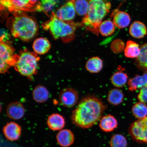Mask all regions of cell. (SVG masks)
Wrapping results in <instances>:
<instances>
[{"instance_id":"cell-1","label":"cell","mask_w":147,"mask_h":147,"mask_svg":"<svg viewBox=\"0 0 147 147\" xmlns=\"http://www.w3.org/2000/svg\"><path fill=\"white\" fill-rule=\"evenodd\" d=\"M107 106L100 98L93 95L82 98L73 110L71 121L75 125L82 129L92 127L100 121Z\"/></svg>"},{"instance_id":"cell-2","label":"cell","mask_w":147,"mask_h":147,"mask_svg":"<svg viewBox=\"0 0 147 147\" xmlns=\"http://www.w3.org/2000/svg\"><path fill=\"white\" fill-rule=\"evenodd\" d=\"M89 3L87 13L80 25L86 30L98 35L99 27L103 18L110 12L111 4L106 0H87Z\"/></svg>"},{"instance_id":"cell-3","label":"cell","mask_w":147,"mask_h":147,"mask_svg":"<svg viewBox=\"0 0 147 147\" xmlns=\"http://www.w3.org/2000/svg\"><path fill=\"white\" fill-rule=\"evenodd\" d=\"M11 25V31L14 37L24 41L32 39L37 32L38 26L32 18L20 12L14 13Z\"/></svg>"},{"instance_id":"cell-4","label":"cell","mask_w":147,"mask_h":147,"mask_svg":"<svg viewBox=\"0 0 147 147\" xmlns=\"http://www.w3.org/2000/svg\"><path fill=\"white\" fill-rule=\"evenodd\" d=\"M78 25L72 21H65L58 18L52 13L50 19L43 25L45 30L49 31L55 39L61 38L68 42L75 37V32Z\"/></svg>"},{"instance_id":"cell-5","label":"cell","mask_w":147,"mask_h":147,"mask_svg":"<svg viewBox=\"0 0 147 147\" xmlns=\"http://www.w3.org/2000/svg\"><path fill=\"white\" fill-rule=\"evenodd\" d=\"M36 53L27 50L20 53L15 64L16 70L23 76L31 77L36 74L38 67L39 58Z\"/></svg>"},{"instance_id":"cell-6","label":"cell","mask_w":147,"mask_h":147,"mask_svg":"<svg viewBox=\"0 0 147 147\" xmlns=\"http://www.w3.org/2000/svg\"><path fill=\"white\" fill-rule=\"evenodd\" d=\"M1 64L0 71L4 74L12 66H14L18 60V55H15L13 47L6 42H1Z\"/></svg>"},{"instance_id":"cell-7","label":"cell","mask_w":147,"mask_h":147,"mask_svg":"<svg viewBox=\"0 0 147 147\" xmlns=\"http://www.w3.org/2000/svg\"><path fill=\"white\" fill-rule=\"evenodd\" d=\"M128 131L134 141L140 143H147V117L131 123Z\"/></svg>"},{"instance_id":"cell-8","label":"cell","mask_w":147,"mask_h":147,"mask_svg":"<svg viewBox=\"0 0 147 147\" xmlns=\"http://www.w3.org/2000/svg\"><path fill=\"white\" fill-rule=\"evenodd\" d=\"M1 3L3 7L14 13L23 11H36V5H31L29 0H1Z\"/></svg>"},{"instance_id":"cell-9","label":"cell","mask_w":147,"mask_h":147,"mask_svg":"<svg viewBox=\"0 0 147 147\" xmlns=\"http://www.w3.org/2000/svg\"><path fill=\"white\" fill-rule=\"evenodd\" d=\"M79 95L78 92L72 88H66L62 90L59 95L60 103L67 108H72L78 103Z\"/></svg>"},{"instance_id":"cell-10","label":"cell","mask_w":147,"mask_h":147,"mask_svg":"<svg viewBox=\"0 0 147 147\" xmlns=\"http://www.w3.org/2000/svg\"><path fill=\"white\" fill-rule=\"evenodd\" d=\"M76 13L73 3L69 1L58 9L56 15L62 21H72L75 17Z\"/></svg>"},{"instance_id":"cell-11","label":"cell","mask_w":147,"mask_h":147,"mask_svg":"<svg viewBox=\"0 0 147 147\" xmlns=\"http://www.w3.org/2000/svg\"><path fill=\"white\" fill-rule=\"evenodd\" d=\"M3 133L5 138L10 141L18 140L21 135V126L14 122H11L3 127Z\"/></svg>"},{"instance_id":"cell-12","label":"cell","mask_w":147,"mask_h":147,"mask_svg":"<svg viewBox=\"0 0 147 147\" xmlns=\"http://www.w3.org/2000/svg\"><path fill=\"white\" fill-rule=\"evenodd\" d=\"M7 115L11 119L18 120L24 115L25 109L22 104L18 102L10 103L6 109Z\"/></svg>"},{"instance_id":"cell-13","label":"cell","mask_w":147,"mask_h":147,"mask_svg":"<svg viewBox=\"0 0 147 147\" xmlns=\"http://www.w3.org/2000/svg\"><path fill=\"white\" fill-rule=\"evenodd\" d=\"M56 138L58 144L62 147H69L74 142V134L69 129L60 130L57 134Z\"/></svg>"},{"instance_id":"cell-14","label":"cell","mask_w":147,"mask_h":147,"mask_svg":"<svg viewBox=\"0 0 147 147\" xmlns=\"http://www.w3.org/2000/svg\"><path fill=\"white\" fill-rule=\"evenodd\" d=\"M111 15L113 16L114 24L119 29L127 27L131 21V18L129 14L123 11H115Z\"/></svg>"},{"instance_id":"cell-15","label":"cell","mask_w":147,"mask_h":147,"mask_svg":"<svg viewBox=\"0 0 147 147\" xmlns=\"http://www.w3.org/2000/svg\"><path fill=\"white\" fill-rule=\"evenodd\" d=\"M99 126L102 131L109 133L117 128L118 122L115 117L109 114L102 117L100 121Z\"/></svg>"},{"instance_id":"cell-16","label":"cell","mask_w":147,"mask_h":147,"mask_svg":"<svg viewBox=\"0 0 147 147\" xmlns=\"http://www.w3.org/2000/svg\"><path fill=\"white\" fill-rule=\"evenodd\" d=\"M147 85V73L144 72L142 75H136L134 78L128 81V90L130 91H137Z\"/></svg>"},{"instance_id":"cell-17","label":"cell","mask_w":147,"mask_h":147,"mask_svg":"<svg viewBox=\"0 0 147 147\" xmlns=\"http://www.w3.org/2000/svg\"><path fill=\"white\" fill-rule=\"evenodd\" d=\"M49 128L53 131L61 130L65 126V118L59 113H53L48 118L47 121Z\"/></svg>"},{"instance_id":"cell-18","label":"cell","mask_w":147,"mask_h":147,"mask_svg":"<svg viewBox=\"0 0 147 147\" xmlns=\"http://www.w3.org/2000/svg\"><path fill=\"white\" fill-rule=\"evenodd\" d=\"M129 34L133 37L141 39L147 34L146 25L140 21H135L131 24L129 29Z\"/></svg>"},{"instance_id":"cell-19","label":"cell","mask_w":147,"mask_h":147,"mask_svg":"<svg viewBox=\"0 0 147 147\" xmlns=\"http://www.w3.org/2000/svg\"><path fill=\"white\" fill-rule=\"evenodd\" d=\"M122 68L121 66H119L118 70L114 73L111 77V83L116 87L121 88L124 87L128 81V75Z\"/></svg>"},{"instance_id":"cell-20","label":"cell","mask_w":147,"mask_h":147,"mask_svg":"<svg viewBox=\"0 0 147 147\" xmlns=\"http://www.w3.org/2000/svg\"><path fill=\"white\" fill-rule=\"evenodd\" d=\"M51 47V44L49 40L44 38H37L32 46L35 53L40 55L46 54L49 51Z\"/></svg>"},{"instance_id":"cell-21","label":"cell","mask_w":147,"mask_h":147,"mask_svg":"<svg viewBox=\"0 0 147 147\" xmlns=\"http://www.w3.org/2000/svg\"><path fill=\"white\" fill-rule=\"evenodd\" d=\"M103 67V62L98 57H93L88 59L85 65L86 70L91 73H97Z\"/></svg>"},{"instance_id":"cell-22","label":"cell","mask_w":147,"mask_h":147,"mask_svg":"<svg viewBox=\"0 0 147 147\" xmlns=\"http://www.w3.org/2000/svg\"><path fill=\"white\" fill-rule=\"evenodd\" d=\"M141 52L139 44L132 40H128L124 50L125 56L129 58H137Z\"/></svg>"},{"instance_id":"cell-23","label":"cell","mask_w":147,"mask_h":147,"mask_svg":"<svg viewBox=\"0 0 147 147\" xmlns=\"http://www.w3.org/2000/svg\"><path fill=\"white\" fill-rule=\"evenodd\" d=\"M49 92L47 88L42 85H38L32 92V97L37 102L42 103L47 101L49 97Z\"/></svg>"},{"instance_id":"cell-24","label":"cell","mask_w":147,"mask_h":147,"mask_svg":"<svg viewBox=\"0 0 147 147\" xmlns=\"http://www.w3.org/2000/svg\"><path fill=\"white\" fill-rule=\"evenodd\" d=\"M124 95L121 90L115 88L109 91L107 96V100L110 104L118 106L123 102Z\"/></svg>"},{"instance_id":"cell-25","label":"cell","mask_w":147,"mask_h":147,"mask_svg":"<svg viewBox=\"0 0 147 147\" xmlns=\"http://www.w3.org/2000/svg\"><path fill=\"white\" fill-rule=\"evenodd\" d=\"M140 47V54L136 59L135 63L138 68L147 73V42Z\"/></svg>"},{"instance_id":"cell-26","label":"cell","mask_w":147,"mask_h":147,"mask_svg":"<svg viewBox=\"0 0 147 147\" xmlns=\"http://www.w3.org/2000/svg\"><path fill=\"white\" fill-rule=\"evenodd\" d=\"M115 30V25L113 22L110 20H106L102 22L99 27V32L104 36L111 35Z\"/></svg>"},{"instance_id":"cell-27","label":"cell","mask_w":147,"mask_h":147,"mask_svg":"<svg viewBox=\"0 0 147 147\" xmlns=\"http://www.w3.org/2000/svg\"><path fill=\"white\" fill-rule=\"evenodd\" d=\"M132 112L136 118L138 119L144 118L147 117V106L144 103H136L132 107Z\"/></svg>"},{"instance_id":"cell-28","label":"cell","mask_w":147,"mask_h":147,"mask_svg":"<svg viewBox=\"0 0 147 147\" xmlns=\"http://www.w3.org/2000/svg\"><path fill=\"white\" fill-rule=\"evenodd\" d=\"M56 3L55 0H41L40 2L36 5V11L47 13L53 10Z\"/></svg>"},{"instance_id":"cell-29","label":"cell","mask_w":147,"mask_h":147,"mask_svg":"<svg viewBox=\"0 0 147 147\" xmlns=\"http://www.w3.org/2000/svg\"><path fill=\"white\" fill-rule=\"evenodd\" d=\"M110 144L111 147H126L127 141L124 136L120 134H116L111 138Z\"/></svg>"},{"instance_id":"cell-30","label":"cell","mask_w":147,"mask_h":147,"mask_svg":"<svg viewBox=\"0 0 147 147\" xmlns=\"http://www.w3.org/2000/svg\"><path fill=\"white\" fill-rule=\"evenodd\" d=\"M72 3L77 14L80 16H85L89 7L87 0H75Z\"/></svg>"},{"instance_id":"cell-31","label":"cell","mask_w":147,"mask_h":147,"mask_svg":"<svg viewBox=\"0 0 147 147\" xmlns=\"http://www.w3.org/2000/svg\"><path fill=\"white\" fill-rule=\"evenodd\" d=\"M123 41L119 39H117L112 42L110 47L112 51L115 54H119L122 52L125 48Z\"/></svg>"},{"instance_id":"cell-32","label":"cell","mask_w":147,"mask_h":147,"mask_svg":"<svg viewBox=\"0 0 147 147\" xmlns=\"http://www.w3.org/2000/svg\"><path fill=\"white\" fill-rule=\"evenodd\" d=\"M138 99L140 102L147 103V85L141 89Z\"/></svg>"},{"instance_id":"cell-33","label":"cell","mask_w":147,"mask_h":147,"mask_svg":"<svg viewBox=\"0 0 147 147\" xmlns=\"http://www.w3.org/2000/svg\"><path fill=\"white\" fill-rule=\"evenodd\" d=\"M1 42H6L9 38V35L4 29H1Z\"/></svg>"},{"instance_id":"cell-34","label":"cell","mask_w":147,"mask_h":147,"mask_svg":"<svg viewBox=\"0 0 147 147\" xmlns=\"http://www.w3.org/2000/svg\"><path fill=\"white\" fill-rule=\"evenodd\" d=\"M38 0H29V2L31 5H34L36 3Z\"/></svg>"},{"instance_id":"cell-35","label":"cell","mask_w":147,"mask_h":147,"mask_svg":"<svg viewBox=\"0 0 147 147\" xmlns=\"http://www.w3.org/2000/svg\"><path fill=\"white\" fill-rule=\"evenodd\" d=\"M75 1V0H69L70 1H71L72 2H73Z\"/></svg>"},{"instance_id":"cell-36","label":"cell","mask_w":147,"mask_h":147,"mask_svg":"<svg viewBox=\"0 0 147 147\" xmlns=\"http://www.w3.org/2000/svg\"><path fill=\"white\" fill-rule=\"evenodd\" d=\"M118 1H123V0H118Z\"/></svg>"}]
</instances>
